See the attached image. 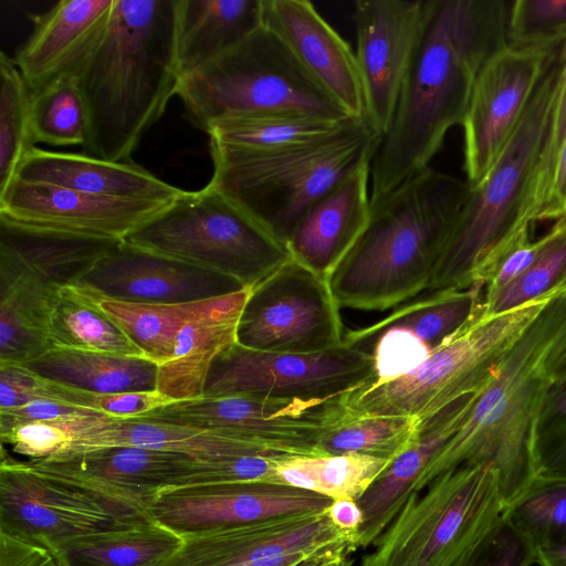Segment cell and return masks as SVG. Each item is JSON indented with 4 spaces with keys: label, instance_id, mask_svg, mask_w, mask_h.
<instances>
[{
    "label": "cell",
    "instance_id": "1",
    "mask_svg": "<svg viewBox=\"0 0 566 566\" xmlns=\"http://www.w3.org/2000/svg\"><path fill=\"white\" fill-rule=\"evenodd\" d=\"M506 0H426L394 119L370 166V202L427 169L461 125L479 73L507 45Z\"/></svg>",
    "mask_w": 566,
    "mask_h": 566
},
{
    "label": "cell",
    "instance_id": "2",
    "mask_svg": "<svg viewBox=\"0 0 566 566\" xmlns=\"http://www.w3.org/2000/svg\"><path fill=\"white\" fill-rule=\"evenodd\" d=\"M566 378V284L527 325L459 430L421 474V492L461 465L491 464L505 506L535 480L533 437L551 388Z\"/></svg>",
    "mask_w": 566,
    "mask_h": 566
},
{
    "label": "cell",
    "instance_id": "3",
    "mask_svg": "<svg viewBox=\"0 0 566 566\" xmlns=\"http://www.w3.org/2000/svg\"><path fill=\"white\" fill-rule=\"evenodd\" d=\"M177 0H116L108 29L77 76L84 154L128 161L177 94Z\"/></svg>",
    "mask_w": 566,
    "mask_h": 566
},
{
    "label": "cell",
    "instance_id": "4",
    "mask_svg": "<svg viewBox=\"0 0 566 566\" xmlns=\"http://www.w3.org/2000/svg\"><path fill=\"white\" fill-rule=\"evenodd\" d=\"M468 192L428 167L370 202L365 231L328 279L338 306L384 311L427 291Z\"/></svg>",
    "mask_w": 566,
    "mask_h": 566
},
{
    "label": "cell",
    "instance_id": "5",
    "mask_svg": "<svg viewBox=\"0 0 566 566\" xmlns=\"http://www.w3.org/2000/svg\"><path fill=\"white\" fill-rule=\"evenodd\" d=\"M566 62V42L551 54L527 108L485 177L469 186L453 230L427 291L482 285L504 247L534 223L539 161Z\"/></svg>",
    "mask_w": 566,
    "mask_h": 566
},
{
    "label": "cell",
    "instance_id": "6",
    "mask_svg": "<svg viewBox=\"0 0 566 566\" xmlns=\"http://www.w3.org/2000/svg\"><path fill=\"white\" fill-rule=\"evenodd\" d=\"M381 137L366 119L338 134L276 150L210 144L208 182L286 243L307 209L363 164L373 161Z\"/></svg>",
    "mask_w": 566,
    "mask_h": 566
},
{
    "label": "cell",
    "instance_id": "7",
    "mask_svg": "<svg viewBox=\"0 0 566 566\" xmlns=\"http://www.w3.org/2000/svg\"><path fill=\"white\" fill-rule=\"evenodd\" d=\"M559 287L497 314H485L480 304L471 319L433 348L417 369L343 396V415L409 417L420 424L460 397L481 391L494 379L517 337Z\"/></svg>",
    "mask_w": 566,
    "mask_h": 566
},
{
    "label": "cell",
    "instance_id": "8",
    "mask_svg": "<svg viewBox=\"0 0 566 566\" xmlns=\"http://www.w3.org/2000/svg\"><path fill=\"white\" fill-rule=\"evenodd\" d=\"M177 95L191 122L206 132L223 119L268 114L353 118L264 25L218 59L181 76Z\"/></svg>",
    "mask_w": 566,
    "mask_h": 566
},
{
    "label": "cell",
    "instance_id": "9",
    "mask_svg": "<svg viewBox=\"0 0 566 566\" xmlns=\"http://www.w3.org/2000/svg\"><path fill=\"white\" fill-rule=\"evenodd\" d=\"M124 242L251 289L291 260L284 242L210 185L185 191Z\"/></svg>",
    "mask_w": 566,
    "mask_h": 566
},
{
    "label": "cell",
    "instance_id": "10",
    "mask_svg": "<svg viewBox=\"0 0 566 566\" xmlns=\"http://www.w3.org/2000/svg\"><path fill=\"white\" fill-rule=\"evenodd\" d=\"M499 472L461 465L413 493L360 566H452L502 516Z\"/></svg>",
    "mask_w": 566,
    "mask_h": 566
},
{
    "label": "cell",
    "instance_id": "11",
    "mask_svg": "<svg viewBox=\"0 0 566 566\" xmlns=\"http://www.w3.org/2000/svg\"><path fill=\"white\" fill-rule=\"evenodd\" d=\"M147 520L143 511L42 473L1 448L0 531L54 555L69 539Z\"/></svg>",
    "mask_w": 566,
    "mask_h": 566
},
{
    "label": "cell",
    "instance_id": "12",
    "mask_svg": "<svg viewBox=\"0 0 566 566\" xmlns=\"http://www.w3.org/2000/svg\"><path fill=\"white\" fill-rule=\"evenodd\" d=\"M339 308L328 280L291 259L251 287L237 344L284 354L338 348L345 335Z\"/></svg>",
    "mask_w": 566,
    "mask_h": 566
},
{
    "label": "cell",
    "instance_id": "13",
    "mask_svg": "<svg viewBox=\"0 0 566 566\" xmlns=\"http://www.w3.org/2000/svg\"><path fill=\"white\" fill-rule=\"evenodd\" d=\"M374 374L373 355L355 347L284 354L249 349L235 343L213 363L203 396L331 400L370 384Z\"/></svg>",
    "mask_w": 566,
    "mask_h": 566
},
{
    "label": "cell",
    "instance_id": "14",
    "mask_svg": "<svg viewBox=\"0 0 566 566\" xmlns=\"http://www.w3.org/2000/svg\"><path fill=\"white\" fill-rule=\"evenodd\" d=\"M340 398L202 396L172 401L135 418L229 433L282 455H322L318 442L322 433L339 419Z\"/></svg>",
    "mask_w": 566,
    "mask_h": 566
},
{
    "label": "cell",
    "instance_id": "15",
    "mask_svg": "<svg viewBox=\"0 0 566 566\" xmlns=\"http://www.w3.org/2000/svg\"><path fill=\"white\" fill-rule=\"evenodd\" d=\"M556 48L507 44L481 69L461 124L463 169L470 187L485 177L510 142Z\"/></svg>",
    "mask_w": 566,
    "mask_h": 566
},
{
    "label": "cell",
    "instance_id": "16",
    "mask_svg": "<svg viewBox=\"0 0 566 566\" xmlns=\"http://www.w3.org/2000/svg\"><path fill=\"white\" fill-rule=\"evenodd\" d=\"M332 499L270 483L169 488L153 500L149 518L181 537L289 515L325 511Z\"/></svg>",
    "mask_w": 566,
    "mask_h": 566
},
{
    "label": "cell",
    "instance_id": "17",
    "mask_svg": "<svg viewBox=\"0 0 566 566\" xmlns=\"http://www.w3.org/2000/svg\"><path fill=\"white\" fill-rule=\"evenodd\" d=\"M426 0H357L355 52L366 120L381 137L389 132L424 15Z\"/></svg>",
    "mask_w": 566,
    "mask_h": 566
},
{
    "label": "cell",
    "instance_id": "18",
    "mask_svg": "<svg viewBox=\"0 0 566 566\" xmlns=\"http://www.w3.org/2000/svg\"><path fill=\"white\" fill-rule=\"evenodd\" d=\"M172 201L99 197L14 178L0 191V217L36 228L123 241Z\"/></svg>",
    "mask_w": 566,
    "mask_h": 566
},
{
    "label": "cell",
    "instance_id": "19",
    "mask_svg": "<svg viewBox=\"0 0 566 566\" xmlns=\"http://www.w3.org/2000/svg\"><path fill=\"white\" fill-rule=\"evenodd\" d=\"M77 285L129 303L184 304L216 298L241 289L237 281L120 241Z\"/></svg>",
    "mask_w": 566,
    "mask_h": 566
},
{
    "label": "cell",
    "instance_id": "20",
    "mask_svg": "<svg viewBox=\"0 0 566 566\" xmlns=\"http://www.w3.org/2000/svg\"><path fill=\"white\" fill-rule=\"evenodd\" d=\"M184 543L157 566H241L284 555L350 544L355 535L336 527L326 510L289 515L182 537Z\"/></svg>",
    "mask_w": 566,
    "mask_h": 566
},
{
    "label": "cell",
    "instance_id": "21",
    "mask_svg": "<svg viewBox=\"0 0 566 566\" xmlns=\"http://www.w3.org/2000/svg\"><path fill=\"white\" fill-rule=\"evenodd\" d=\"M192 460L188 455L166 451L109 447L24 461L42 473L147 513L158 493L175 486Z\"/></svg>",
    "mask_w": 566,
    "mask_h": 566
},
{
    "label": "cell",
    "instance_id": "22",
    "mask_svg": "<svg viewBox=\"0 0 566 566\" xmlns=\"http://www.w3.org/2000/svg\"><path fill=\"white\" fill-rule=\"evenodd\" d=\"M262 25L289 46L315 82L353 118L366 119L356 54L307 0H262Z\"/></svg>",
    "mask_w": 566,
    "mask_h": 566
},
{
    "label": "cell",
    "instance_id": "23",
    "mask_svg": "<svg viewBox=\"0 0 566 566\" xmlns=\"http://www.w3.org/2000/svg\"><path fill=\"white\" fill-rule=\"evenodd\" d=\"M116 0H62L30 15L33 30L14 63L31 92L63 76H78L103 40Z\"/></svg>",
    "mask_w": 566,
    "mask_h": 566
},
{
    "label": "cell",
    "instance_id": "24",
    "mask_svg": "<svg viewBox=\"0 0 566 566\" xmlns=\"http://www.w3.org/2000/svg\"><path fill=\"white\" fill-rule=\"evenodd\" d=\"M65 427L69 443L54 458L109 447L166 451L198 460L276 454L263 446L229 433L140 418L94 415L65 421Z\"/></svg>",
    "mask_w": 566,
    "mask_h": 566
},
{
    "label": "cell",
    "instance_id": "25",
    "mask_svg": "<svg viewBox=\"0 0 566 566\" xmlns=\"http://www.w3.org/2000/svg\"><path fill=\"white\" fill-rule=\"evenodd\" d=\"M370 166L363 164L315 201L286 240L291 258L323 279L331 277L368 224Z\"/></svg>",
    "mask_w": 566,
    "mask_h": 566
},
{
    "label": "cell",
    "instance_id": "26",
    "mask_svg": "<svg viewBox=\"0 0 566 566\" xmlns=\"http://www.w3.org/2000/svg\"><path fill=\"white\" fill-rule=\"evenodd\" d=\"M479 392L460 397L422 421L412 443L390 462L357 501L364 514L363 525L355 534L357 548L374 544L409 497L417 493L421 474L463 424Z\"/></svg>",
    "mask_w": 566,
    "mask_h": 566
},
{
    "label": "cell",
    "instance_id": "27",
    "mask_svg": "<svg viewBox=\"0 0 566 566\" xmlns=\"http://www.w3.org/2000/svg\"><path fill=\"white\" fill-rule=\"evenodd\" d=\"M251 289L205 301L180 328L174 354L158 366L157 391L170 402L203 396L216 359L237 343V328Z\"/></svg>",
    "mask_w": 566,
    "mask_h": 566
},
{
    "label": "cell",
    "instance_id": "28",
    "mask_svg": "<svg viewBox=\"0 0 566 566\" xmlns=\"http://www.w3.org/2000/svg\"><path fill=\"white\" fill-rule=\"evenodd\" d=\"M14 178L119 199L172 201L184 192L130 160L111 161L35 146L23 157Z\"/></svg>",
    "mask_w": 566,
    "mask_h": 566
},
{
    "label": "cell",
    "instance_id": "29",
    "mask_svg": "<svg viewBox=\"0 0 566 566\" xmlns=\"http://www.w3.org/2000/svg\"><path fill=\"white\" fill-rule=\"evenodd\" d=\"M262 25V0H177L179 78L218 59Z\"/></svg>",
    "mask_w": 566,
    "mask_h": 566
},
{
    "label": "cell",
    "instance_id": "30",
    "mask_svg": "<svg viewBox=\"0 0 566 566\" xmlns=\"http://www.w3.org/2000/svg\"><path fill=\"white\" fill-rule=\"evenodd\" d=\"M56 289L0 252V364L24 365L51 349L48 321Z\"/></svg>",
    "mask_w": 566,
    "mask_h": 566
},
{
    "label": "cell",
    "instance_id": "31",
    "mask_svg": "<svg viewBox=\"0 0 566 566\" xmlns=\"http://www.w3.org/2000/svg\"><path fill=\"white\" fill-rule=\"evenodd\" d=\"M120 241L25 226L0 217V252L54 287L77 284Z\"/></svg>",
    "mask_w": 566,
    "mask_h": 566
},
{
    "label": "cell",
    "instance_id": "32",
    "mask_svg": "<svg viewBox=\"0 0 566 566\" xmlns=\"http://www.w3.org/2000/svg\"><path fill=\"white\" fill-rule=\"evenodd\" d=\"M23 366L43 378L93 394L157 390L158 365L144 357L51 348Z\"/></svg>",
    "mask_w": 566,
    "mask_h": 566
},
{
    "label": "cell",
    "instance_id": "33",
    "mask_svg": "<svg viewBox=\"0 0 566 566\" xmlns=\"http://www.w3.org/2000/svg\"><path fill=\"white\" fill-rule=\"evenodd\" d=\"M483 286L431 292L397 307L382 319L345 332L343 346L368 352L376 337L390 327H402L420 337L431 349L460 329L476 313ZM369 353V352H368Z\"/></svg>",
    "mask_w": 566,
    "mask_h": 566
},
{
    "label": "cell",
    "instance_id": "34",
    "mask_svg": "<svg viewBox=\"0 0 566 566\" xmlns=\"http://www.w3.org/2000/svg\"><path fill=\"white\" fill-rule=\"evenodd\" d=\"M48 338L51 348L146 358L101 308L98 294L77 284L55 290L48 321Z\"/></svg>",
    "mask_w": 566,
    "mask_h": 566
},
{
    "label": "cell",
    "instance_id": "35",
    "mask_svg": "<svg viewBox=\"0 0 566 566\" xmlns=\"http://www.w3.org/2000/svg\"><path fill=\"white\" fill-rule=\"evenodd\" d=\"M182 543L178 534L147 520L69 539L54 557L62 566H157Z\"/></svg>",
    "mask_w": 566,
    "mask_h": 566
},
{
    "label": "cell",
    "instance_id": "36",
    "mask_svg": "<svg viewBox=\"0 0 566 566\" xmlns=\"http://www.w3.org/2000/svg\"><path fill=\"white\" fill-rule=\"evenodd\" d=\"M356 118L327 119L304 114H268L229 118L207 130L209 144L247 149L276 150L326 139Z\"/></svg>",
    "mask_w": 566,
    "mask_h": 566
},
{
    "label": "cell",
    "instance_id": "37",
    "mask_svg": "<svg viewBox=\"0 0 566 566\" xmlns=\"http://www.w3.org/2000/svg\"><path fill=\"white\" fill-rule=\"evenodd\" d=\"M390 462L359 453L287 455L277 463L276 475L284 485L358 501Z\"/></svg>",
    "mask_w": 566,
    "mask_h": 566
},
{
    "label": "cell",
    "instance_id": "38",
    "mask_svg": "<svg viewBox=\"0 0 566 566\" xmlns=\"http://www.w3.org/2000/svg\"><path fill=\"white\" fill-rule=\"evenodd\" d=\"M203 302L144 304L120 302L98 295L101 308L124 331L144 356L158 366L171 358L180 328Z\"/></svg>",
    "mask_w": 566,
    "mask_h": 566
},
{
    "label": "cell",
    "instance_id": "39",
    "mask_svg": "<svg viewBox=\"0 0 566 566\" xmlns=\"http://www.w3.org/2000/svg\"><path fill=\"white\" fill-rule=\"evenodd\" d=\"M418 427L409 417H346L342 410L322 433L318 450L322 455L359 453L392 461L412 443Z\"/></svg>",
    "mask_w": 566,
    "mask_h": 566
},
{
    "label": "cell",
    "instance_id": "40",
    "mask_svg": "<svg viewBox=\"0 0 566 566\" xmlns=\"http://www.w3.org/2000/svg\"><path fill=\"white\" fill-rule=\"evenodd\" d=\"M31 133L34 145H84L86 114L76 76H60L32 92Z\"/></svg>",
    "mask_w": 566,
    "mask_h": 566
},
{
    "label": "cell",
    "instance_id": "41",
    "mask_svg": "<svg viewBox=\"0 0 566 566\" xmlns=\"http://www.w3.org/2000/svg\"><path fill=\"white\" fill-rule=\"evenodd\" d=\"M0 191L14 178L34 147L31 133L32 92L14 61L0 52Z\"/></svg>",
    "mask_w": 566,
    "mask_h": 566
},
{
    "label": "cell",
    "instance_id": "42",
    "mask_svg": "<svg viewBox=\"0 0 566 566\" xmlns=\"http://www.w3.org/2000/svg\"><path fill=\"white\" fill-rule=\"evenodd\" d=\"M503 514L534 552L566 541V480L535 479Z\"/></svg>",
    "mask_w": 566,
    "mask_h": 566
},
{
    "label": "cell",
    "instance_id": "43",
    "mask_svg": "<svg viewBox=\"0 0 566 566\" xmlns=\"http://www.w3.org/2000/svg\"><path fill=\"white\" fill-rule=\"evenodd\" d=\"M559 222L557 235L541 256L491 301L481 303L485 314L513 310L566 283V218L559 219Z\"/></svg>",
    "mask_w": 566,
    "mask_h": 566
},
{
    "label": "cell",
    "instance_id": "44",
    "mask_svg": "<svg viewBox=\"0 0 566 566\" xmlns=\"http://www.w3.org/2000/svg\"><path fill=\"white\" fill-rule=\"evenodd\" d=\"M535 479L566 480V378L548 391L534 437Z\"/></svg>",
    "mask_w": 566,
    "mask_h": 566
},
{
    "label": "cell",
    "instance_id": "45",
    "mask_svg": "<svg viewBox=\"0 0 566 566\" xmlns=\"http://www.w3.org/2000/svg\"><path fill=\"white\" fill-rule=\"evenodd\" d=\"M507 44L513 48L553 49L566 42V0L512 1Z\"/></svg>",
    "mask_w": 566,
    "mask_h": 566
},
{
    "label": "cell",
    "instance_id": "46",
    "mask_svg": "<svg viewBox=\"0 0 566 566\" xmlns=\"http://www.w3.org/2000/svg\"><path fill=\"white\" fill-rule=\"evenodd\" d=\"M284 457L287 455L251 454L209 460L193 459L187 472L172 488L232 483L281 484L276 467Z\"/></svg>",
    "mask_w": 566,
    "mask_h": 566
},
{
    "label": "cell",
    "instance_id": "47",
    "mask_svg": "<svg viewBox=\"0 0 566 566\" xmlns=\"http://www.w3.org/2000/svg\"><path fill=\"white\" fill-rule=\"evenodd\" d=\"M375 374L370 384L378 386L398 379L417 369L431 354V348L415 333L390 327L379 334L371 345Z\"/></svg>",
    "mask_w": 566,
    "mask_h": 566
},
{
    "label": "cell",
    "instance_id": "48",
    "mask_svg": "<svg viewBox=\"0 0 566 566\" xmlns=\"http://www.w3.org/2000/svg\"><path fill=\"white\" fill-rule=\"evenodd\" d=\"M559 220L537 240L531 239V227L518 233L493 259L483 279L482 303L491 301L500 291L522 275L545 251L559 231Z\"/></svg>",
    "mask_w": 566,
    "mask_h": 566
},
{
    "label": "cell",
    "instance_id": "49",
    "mask_svg": "<svg viewBox=\"0 0 566 566\" xmlns=\"http://www.w3.org/2000/svg\"><path fill=\"white\" fill-rule=\"evenodd\" d=\"M535 552L504 514L452 566H531Z\"/></svg>",
    "mask_w": 566,
    "mask_h": 566
},
{
    "label": "cell",
    "instance_id": "50",
    "mask_svg": "<svg viewBox=\"0 0 566 566\" xmlns=\"http://www.w3.org/2000/svg\"><path fill=\"white\" fill-rule=\"evenodd\" d=\"M566 137V62L558 86L556 101L553 111L552 125L547 138L546 146L541 157L535 209L534 222L539 221L541 214L547 203L551 185L560 146Z\"/></svg>",
    "mask_w": 566,
    "mask_h": 566
},
{
    "label": "cell",
    "instance_id": "51",
    "mask_svg": "<svg viewBox=\"0 0 566 566\" xmlns=\"http://www.w3.org/2000/svg\"><path fill=\"white\" fill-rule=\"evenodd\" d=\"M94 415L101 413L59 401L40 399L13 408L0 409V428L29 422L70 421Z\"/></svg>",
    "mask_w": 566,
    "mask_h": 566
},
{
    "label": "cell",
    "instance_id": "52",
    "mask_svg": "<svg viewBox=\"0 0 566 566\" xmlns=\"http://www.w3.org/2000/svg\"><path fill=\"white\" fill-rule=\"evenodd\" d=\"M0 566H62L46 548L0 531Z\"/></svg>",
    "mask_w": 566,
    "mask_h": 566
},
{
    "label": "cell",
    "instance_id": "53",
    "mask_svg": "<svg viewBox=\"0 0 566 566\" xmlns=\"http://www.w3.org/2000/svg\"><path fill=\"white\" fill-rule=\"evenodd\" d=\"M566 218V137L555 163L549 197L539 221Z\"/></svg>",
    "mask_w": 566,
    "mask_h": 566
},
{
    "label": "cell",
    "instance_id": "54",
    "mask_svg": "<svg viewBox=\"0 0 566 566\" xmlns=\"http://www.w3.org/2000/svg\"><path fill=\"white\" fill-rule=\"evenodd\" d=\"M355 551L356 549L353 545L344 544L318 549L304 551L241 566H311L323 558L339 554H352Z\"/></svg>",
    "mask_w": 566,
    "mask_h": 566
},
{
    "label": "cell",
    "instance_id": "55",
    "mask_svg": "<svg viewBox=\"0 0 566 566\" xmlns=\"http://www.w3.org/2000/svg\"><path fill=\"white\" fill-rule=\"evenodd\" d=\"M333 524L339 530L356 534L364 522V514L357 501L352 499H335L326 509Z\"/></svg>",
    "mask_w": 566,
    "mask_h": 566
},
{
    "label": "cell",
    "instance_id": "56",
    "mask_svg": "<svg viewBox=\"0 0 566 566\" xmlns=\"http://www.w3.org/2000/svg\"><path fill=\"white\" fill-rule=\"evenodd\" d=\"M535 564L539 566H566V541L538 548Z\"/></svg>",
    "mask_w": 566,
    "mask_h": 566
},
{
    "label": "cell",
    "instance_id": "57",
    "mask_svg": "<svg viewBox=\"0 0 566 566\" xmlns=\"http://www.w3.org/2000/svg\"><path fill=\"white\" fill-rule=\"evenodd\" d=\"M350 554H339L323 558L311 566H353Z\"/></svg>",
    "mask_w": 566,
    "mask_h": 566
}]
</instances>
